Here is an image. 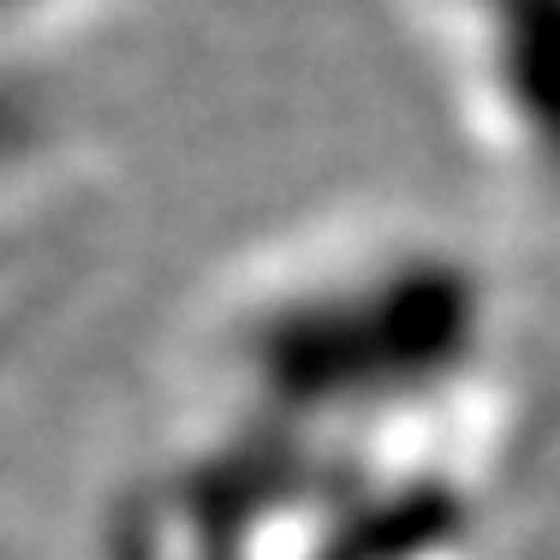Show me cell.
<instances>
[{"mask_svg": "<svg viewBox=\"0 0 560 560\" xmlns=\"http://www.w3.org/2000/svg\"><path fill=\"white\" fill-rule=\"evenodd\" d=\"M453 126L513 179H549L555 0H388Z\"/></svg>", "mask_w": 560, "mask_h": 560, "instance_id": "1", "label": "cell"}, {"mask_svg": "<svg viewBox=\"0 0 560 560\" xmlns=\"http://www.w3.org/2000/svg\"><path fill=\"white\" fill-rule=\"evenodd\" d=\"M155 0H0V185L43 167L60 138V78Z\"/></svg>", "mask_w": 560, "mask_h": 560, "instance_id": "2", "label": "cell"}]
</instances>
